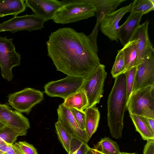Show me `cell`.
<instances>
[{"label":"cell","mask_w":154,"mask_h":154,"mask_svg":"<svg viewBox=\"0 0 154 154\" xmlns=\"http://www.w3.org/2000/svg\"><path fill=\"white\" fill-rule=\"evenodd\" d=\"M126 0H88L96 9L97 23L94 29L98 30L99 25L107 15L114 11L117 7Z\"/></svg>","instance_id":"cell-17"},{"label":"cell","mask_w":154,"mask_h":154,"mask_svg":"<svg viewBox=\"0 0 154 154\" xmlns=\"http://www.w3.org/2000/svg\"><path fill=\"white\" fill-rule=\"evenodd\" d=\"M14 143L19 147L23 154H38L35 147L25 141H19Z\"/></svg>","instance_id":"cell-31"},{"label":"cell","mask_w":154,"mask_h":154,"mask_svg":"<svg viewBox=\"0 0 154 154\" xmlns=\"http://www.w3.org/2000/svg\"><path fill=\"white\" fill-rule=\"evenodd\" d=\"M126 100L125 76L124 73L115 78L107 100L108 125L111 136L115 139L122 137Z\"/></svg>","instance_id":"cell-2"},{"label":"cell","mask_w":154,"mask_h":154,"mask_svg":"<svg viewBox=\"0 0 154 154\" xmlns=\"http://www.w3.org/2000/svg\"><path fill=\"white\" fill-rule=\"evenodd\" d=\"M76 152L75 151L71 152L70 151L68 154H76Z\"/></svg>","instance_id":"cell-39"},{"label":"cell","mask_w":154,"mask_h":154,"mask_svg":"<svg viewBox=\"0 0 154 154\" xmlns=\"http://www.w3.org/2000/svg\"><path fill=\"white\" fill-rule=\"evenodd\" d=\"M25 3L35 15L45 21L52 19L62 4V1L57 0H26Z\"/></svg>","instance_id":"cell-13"},{"label":"cell","mask_w":154,"mask_h":154,"mask_svg":"<svg viewBox=\"0 0 154 154\" xmlns=\"http://www.w3.org/2000/svg\"><path fill=\"white\" fill-rule=\"evenodd\" d=\"M5 153H4L1 151H0V154H4Z\"/></svg>","instance_id":"cell-40"},{"label":"cell","mask_w":154,"mask_h":154,"mask_svg":"<svg viewBox=\"0 0 154 154\" xmlns=\"http://www.w3.org/2000/svg\"><path fill=\"white\" fill-rule=\"evenodd\" d=\"M65 107L74 108L81 111H84L88 105V101L85 91L80 89L76 92L70 95L62 103Z\"/></svg>","instance_id":"cell-19"},{"label":"cell","mask_w":154,"mask_h":154,"mask_svg":"<svg viewBox=\"0 0 154 154\" xmlns=\"http://www.w3.org/2000/svg\"><path fill=\"white\" fill-rule=\"evenodd\" d=\"M21 136L20 133L5 126L0 130V142L5 141L9 144H13L17 137Z\"/></svg>","instance_id":"cell-28"},{"label":"cell","mask_w":154,"mask_h":154,"mask_svg":"<svg viewBox=\"0 0 154 154\" xmlns=\"http://www.w3.org/2000/svg\"><path fill=\"white\" fill-rule=\"evenodd\" d=\"M58 120L72 135L87 143L90 139L85 131L82 130L75 119L70 109L60 104L57 109Z\"/></svg>","instance_id":"cell-15"},{"label":"cell","mask_w":154,"mask_h":154,"mask_svg":"<svg viewBox=\"0 0 154 154\" xmlns=\"http://www.w3.org/2000/svg\"><path fill=\"white\" fill-rule=\"evenodd\" d=\"M5 153L7 154H23L19 147L15 143H8Z\"/></svg>","instance_id":"cell-32"},{"label":"cell","mask_w":154,"mask_h":154,"mask_svg":"<svg viewBox=\"0 0 154 154\" xmlns=\"http://www.w3.org/2000/svg\"><path fill=\"white\" fill-rule=\"evenodd\" d=\"M143 15L141 13L130 14L124 23L119 26L118 37L123 46L130 41L140 25Z\"/></svg>","instance_id":"cell-16"},{"label":"cell","mask_w":154,"mask_h":154,"mask_svg":"<svg viewBox=\"0 0 154 154\" xmlns=\"http://www.w3.org/2000/svg\"><path fill=\"white\" fill-rule=\"evenodd\" d=\"M94 149L104 154H121L118 145L109 137L101 138Z\"/></svg>","instance_id":"cell-23"},{"label":"cell","mask_w":154,"mask_h":154,"mask_svg":"<svg viewBox=\"0 0 154 154\" xmlns=\"http://www.w3.org/2000/svg\"><path fill=\"white\" fill-rule=\"evenodd\" d=\"M137 66L127 71L125 73L127 92V103L132 92Z\"/></svg>","instance_id":"cell-29"},{"label":"cell","mask_w":154,"mask_h":154,"mask_svg":"<svg viewBox=\"0 0 154 154\" xmlns=\"http://www.w3.org/2000/svg\"><path fill=\"white\" fill-rule=\"evenodd\" d=\"M149 24V21L147 20L140 24L130 39H136L137 41L138 56L137 66L141 63L145 56L154 52L148 35Z\"/></svg>","instance_id":"cell-14"},{"label":"cell","mask_w":154,"mask_h":154,"mask_svg":"<svg viewBox=\"0 0 154 154\" xmlns=\"http://www.w3.org/2000/svg\"><path fill=\"white\" fill-rule=\"evenodd\" d=\"M130 116L135 127L136 130L139 133L144 140H154V134L149 129L142 117L136 115Z\"/></svg>","instance_id":"cell-22"},{"label":"cell","mask_w":154,"mask_h":154,"mask_svg":"<svg viewBox=\"0 0 154 154\" xmlns=\"http://www.w3.org/2000/svg\"><path fill=\"white\" fill-rule=\"evenodd\" d=\"M43 99L42 92L27 88L9 94L8 101L9 104L16 111L28 114L32 108Z\"/></svg>","instance_id":"cell-6"},{"label":"cell","mask_w":154,"mask_h":154,"mask_svg":"<svg viewBox=\"0 0 154 154\" xmlns=\"http://www.w3.org/2000/svg\"><path fill=\"white\" fill-rule=\"evenodd\" d=\"M5 126L0 122V130L3 128Z\"/></svg>","instance_id":"cell-37"},{"label":"cell","mask_w":154,"mask_h":154,"mask_svg":"<svg viewBox=\"0 0 154 154\" xmlns=\"http://www.w3.org/2000/svg\"><path fill=\"white\" fill-rule=\"evenodd\" d=\"M91 148L86 142L73 135L70 143V151H75L76 154H86Z\"/></svg>","instance_id":"cell-27"},{"label":"cell","mask_w":154,"mask_h":154,"mask_svg":"<svg viewBox=\"0 0 154 154\" xmlns=\"http://www.w3.org/2000/svg\"><path fill=\"white\" fill-rule=\"evenodd\" d=\"M91 149L94 154H104L94 148H91Z\"/></svg>","instance_id":"cell-35"},{"label":"cell","mask_w":154,"mask_h":154,"mask_svg":"<svg viewBox=\"0 0 154 154\" xmlns=\"http://www.w3.org/2000/svg\"><path fill=\"white\" fill-rule=\"evenodd\" d=\"M45 20L34 14L14 17L0 24V32L10 31L12 33L23 30L31 31L44 27Z\"/></svg>","instance_id":"cell-9"},{"label":"cell","mask_w":154,"mask_h":154,"mask_svg":"<svg viewBox=\"0 0 154 154\" xmlns=\"http://www.w3.org/2000/svg\"><path fill=\"white\" fill-rule=\"evenodd\" d=\"M121 154H137L136 153H128L127 152H121Z\"/></svg>","instance_id":"cell-36"},{"label":"cell","mask_w":154,"mask_h":154,"mask_svg":"<svg viewBox=\"0 0 154 154\" xmlns=\"http://www.w3.org/2000/svg\"><path fill=\"white\" fill-rule=\"evenodd\" d=\"M137 41L130 40L121 49L123 51L127 71L137 66L138 56Z\"/></svg>","instance_id":"cell-21"},{"label":"cell","mask_w":154,"mask_h":154,"mask_svg":"<svg viewBox=\"0 0 154 154\" xmlns=\"http://www.w3.org/2000/svg\"><path fill=\"white\" fill-rule=\"evenodd\" d=\"M52 20L63 24L86 19L95 15L96 9L88 0H63Z\"/></svg>","instance_id":"cell-3"},{"label":"cell","mask_w":154,"mask_h":154,"mask_svg":"<svg viewBox=\"0 0 154 154\" xmlns=\"http://www.w3.org/2000/svg\"><path fill=\"white\" fill-rule=\"evenodd\" d=\"M0 122L13 131L26 135L30 128L28 119L9 106L0 103Z\"/></svg>","instance_id":"cell-10"},{"label":"cell","mask_w":154,"mask_h":154,"mask_svg":"<svg viewBox=\"0 0 154 154\" xmlns=\"http://www.w3.org/2000/svg\"><path fill=\"white\" fill-rule=\"evenodd\" d=\"M70 110L81 129L85 131L86 115L84 111H81L74 108L70 109Z\"/></svg>","instance_id":"cell-30"},{"label":"cell","mask_w":154,"mask_h":154,"mask_svg":"<svg viewBox=\"0 0 154 154\" xmlns=\"http://www.w3.org/2000/svg\"><path fill=\"white\" fill-rule=\"evenodd\" d=\"M142 117L149 129L154 134V119L143 117Z\"/></svg>","instance_id":"cell-34"},{"label":"cell","mask_w":154,"mask_h":154,"mask_svg":"<svg viewBox=\"0 0 154 154\" xmlns=\"http://www.w3.org/2000/svg\"><path fill=\"white\" fill-rule=\"evenodd\" d=\"M154 9V0H135L129 12L130 14H146Z\"/></svg>","instance_id":"cell-25"},{"label":"cell","mask_w":154,"mask_h":154,"mask_svg":"<svg viewBox=\"0 0 154 154\" xmlns=\"http://www.w3.org/2000/svg\"><path fill=\"white\" fill-rule=\"evenodd\" d=\"M127 71L124 60V55L122 49L118 51L115 61L111 70L112 76H117L125 73Z\"/></svg>","instance_id":"cell-26"},{"label":"cell","mask_w":154,"mask_h":154,"mask_svg":"<svg viewBox=\"0 0 154 154\" xmlns=\"http://www.w3.org/2000/svg\"><path fill=\"white\" fill-rule=\"evenodd\" d=\"M130 115L154 119V85L132 92L127 103Z\"/></svg>","instance_id":"cell-4"},{"label":"cell","mask_w":154,"mask_h":154,"mask_svg":"<svg viewBox=\"0 0 154 154\" xmlns=\"http://www.w3.org/2000/svg\"><path fill=\"white\" fill-rule=\"evenodd\" d=\"M47 46L57 70L67 75L85 79L100 64L97 46L88 36L70 27L51 32Z\"/></svg>","instance_id":"cell-1"},{"label":"cell","mask_w":154,"mask_h":154,"mask_svg":"<svg viewBox=\"0 0 154 154\" xmlns=\"http://www.w3.org/2000/svg\"><path fill=\"white\" fill-rule=\"evenodd\" d=\"M84 79L67 75L64 79L48 82L44 87V91L51 97H58L65 100L78 91L81 88Z\"/></svg>","instance_id":"cell-8"},{"label":"cell","mask_w":154,"mask_h":154,"mask_svg":"<svg viewBox=\"0 0 154 154\" xmlns=\"http://www.w3.org/2000/svg\"><path fill=\"white\" fill-rule=\"evenodd\" d=\"M86 154H94L92 151L91 149V148L87 152Z\"/></svg>","instance_id":"cell-38"},{"label":"cell","mask_w":154,"mask_h":154,"mask_svg":"<svg viewBox=\"0 0 154 154\" xmlns=\"http://www.w3.org/2000/svg\"><path fill=\"white\" fill-rule=\"evenodd\" d=\"M20 55L15 51L12 39L0 37V67L4 79L9 81L13 78V68L20 64Z\"/></svg>","instance_id":"cell-7"},{"label":"cell","mask_w":154,"mask_h":154,"mask_svg":"<svg viewBox=\"0 0 154 154\" xmlns=\"http://www.w3.org/2000/svg\"><path fill=\"white\" fill-rule=\"evenodd\" d=\"M24 0H0V17L8 15L17 16L26 8Z\"/></svg>","instance_id":"cell-18"},{"label":"cell","mask_w":154,"mask_h":154,"mask_svg":"<svg viewBox=\"0 0 154 154\" xmlns=\"http://www.w3.org/2000/svg\"><path fill=\"white\" fill-rule=\"evenodd\" d=\"M154 85V52L145 56L137 66L132 92Z\"/></svg>","instance_id":"cell-11"},{"label":"cell","mask_w":154,"mask_h":154,"mask_svg":"<svg viewBox=\"0 0 154 154\" xmlns=\"http://www.w3.org/2000/svg\"><path fill=\"white\" fill-rule=\"evenodd\" d=\"M132 3L107 15L100 24L101 32L112 41H118V33L120 21L125 14L129 12Z\"/></svg>","instance_id":"cell-12"},{"label":"cell","mask_w":154,"mask_h":154,"mask_svg":"<svg viewBox=\"0 0 154 154\" xmlns=\"http://www.w3.org/2000/svg\"><path fill=\"white\" fill-rule=\"evenodd\" d=\"M55 127L59 140L63 147L69 153L73 135L68 131L59 121H57L55 123Z\"/></svg>","instance_id":"cell-24"},{"label":"cell","mask_w":154,"mask_h":154,"mask_svg":"<svg viewBox=\"0 0 154 154\" xmlns=\"http://www.w3.org/2000/svg\"><path fill=\"white\" fill-rule=\"evenodd\" d=\"M106 75L104 65L100 64L84 79L80 89L84 90L86 93L88 101L87 108L94 106L99 103L103 96V86Z\"/></svg>","instance_id":"cell-5"},{"label":"cell","mask_w":154,"mask_h":154,"mask_svg":"<svg viewBox=\"0 0 154 154\" xmlns=\"http://www.w3.org/2000/svg\"><path fill=\"white\" fill-rule=\"evenodd\" d=\"M143 154H154V140H147L144 148Z\"/></svg>","instance_id":"cell-33"},{"label":"cell","mask_w":154,"mask_h":154,"mask_svg":"<svg viewBox=\"0 0 154 154\" xmlns=\"http://www.w3.org/2000/svg\"><path fill=\"white\" fill-rule=\"evenodd\" d=\"M85 113V131L90 139L97 130L100 117L97 108L93 106L86 108Z\"/></svg>","instance_id":"cell-20"},{"label":"cell","mask_w":154,"mask_h":154,"mask_svg":"<svg viewBox=\"0 0 154 154\" xmlns=\"http://www.w3.org/2000/svg\"><path fill=\"white\" fill-rule=\"evenodd\" d=\"M7 154V153H5V154Z\"/></svg>","instance_id":"cell-41"}]
</instances>
